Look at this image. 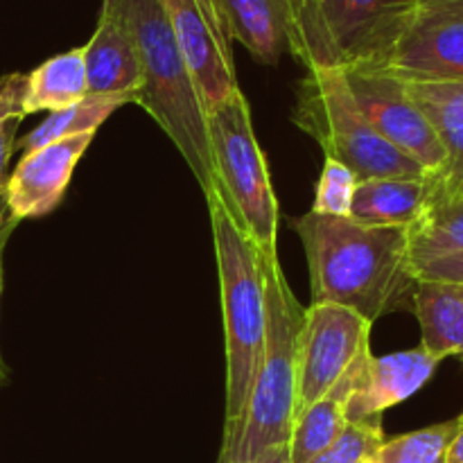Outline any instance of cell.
I'll return each instance as SVG.
<instances>
[{"label":"cell","instance_id":"6da1fadb","mask_svg":"<svg viewBox=\"0 0 463 463\" xmlns=\"http://www.w3.org/2000/svg\"><path fill=\"white\" fill-rule=\"evenodd\" d=\"M294 229L307 258L312 303L348 307L371 324L402 307L411 310L410 229L317 213L298 217Z\"/></svg>","mask_w":463,"mask_h":463},{"label":"cell","instance_id":"7a4b0ae2","mask_svg":"<svg viewBox=\"0 0 463 463\" xmlns=\"http://www.w3.org/2000/svg\"><path fill=\"white\" fill-rule=\"evenodd\" d=\"M265 348L242 420L224 434L217 463H247L285 448L292 437L298 414V335L306 307L294 297L279 258H265Z\"/></svg>","mask_w":463,"mask_h":463},{"label":"cell","instance_id":"3957f363","mask_svg":"<svg viewBox=\"0 0 463 463\" xmlns=\"http://www.w3.org/2000/svg\"><path fill=\"white\" fill-rule=\"evenodd\" d=\"M125 16L140 57L143 84L136 104L156 120L188 163L203 194L215 188L208 113L176 45L163 0H113Z\"/></svg>","mask_w":463,"mask_h":463},{"label":"cell","instance_id":"277c9868","mask_svg":"<svg viewBox=\"0 0 463 463\" xmlns=\"http://www.w3.org/2000/svg\"><path fill=\"white\" fill-rule=\"evenodd\" d=\"M211 211L213 244L220 276L222 317L226 346V425L224 434L238 428L247 410L258 362L265 348L267 292L265 256L238 229L220 194L206 197Z\"/></svg>","mask_w":463,"mask_h":463},{"label":"cell","instance_id":"5b68a950","mask_svg":"<svg viewBox=\"0 0 463 463\" xmlns=\"http://www.w3.org/2000/svg\"><path fill=\"white\" fill-rule=\"evenodd\" d=\"M208 145L215 172L213 193L262 256L279 258V199L242 90L208 113Z\"/></svg>","mask_w":463,"mask_h":463},{"label":"cell","instance_id":"8992f818","mask_svg":"<svg viewBox=\"0 0 463 463\" xmlns=\"http://www.w3.org/2000/svg\"><path fill=\"white\" fill-rule=\"evenodd\" d=\"M292 120L317 140L326 158L346 165L357 181L432 176L366 122L342 71H307L298 81Z\"/></svg>","mask_w":463,"mask_h":463},{"label":"cell","instance_id":"52a82bcc","mask_svg":"<svg viewBox=\"0 0 463 463\" xmlns=\"http://www.w3.org/2000/svg\"><path fill=\"white\" fill-rule=\"evenodd\" d=\"M416 0H301L289 7V54L306 71L369 66Z\"/></svg>","mask_w":463,"mask_h":463},{"label":"cell","instance_id":"ba28073f","mask_svg":"<svg viewBox=\"0 0 463 463\" xmlns=\"http://www.w3.org/2000/svg\"><path fill=\"white\" fill-rule=\"evenodd\" d=\"M369 68L402 81H463V0H416Z\"/></svg>","mask_w":463,"mask_h":463},{"label":"cell","instance_id":"9c48e42d","mask_svg":"<svg viewBox=\"0 0 463 463\" xmlns=\"http://www.w3.org/2000/svg\"><path fill=\"white\" fill-rule=\"evenodd\" d=\"M342 75L362 116L387 143L420 163L432 176L446 170L441 140L405 81L369 66L346 68Z\"/></svg>","mask_w":463,"mask_h":463},{"label":"cell","instance_id":"30bf717a","mask_svg":"<svg viewBox=\"0 0 463 463\" xmlns=\"http://www.w3.org/2000/svg\"><path fill=\"white\" fill-rule=\"evenodd\" d=\"M373 324L348 307L310 303L298 335V411L324 398L371 351Z\"/></svg>","mask_w":463,"mask_h":463},{"label":"cell","instance_id":"8fae6325","mask_svg":"<svg viewBox=\"0 0 463 463\" xmlns=\"http://www.w3.org/2000/svg\"><path fill=\"white\" fill-rule=\"evenodd\" d=\"M185 66L211 113L240 93L231 34L213 0H163Z\"/></svg>","mask_w":463,"mask_h":463},{"label":"cell","instance_id":"7c38bea8","mask_svg":"<svg viewBox=\"0 0 463 463\" xmlns=\"http://www.w3.org/2000/svg\"><path fill=\"white\" fill-rule=\"evenodd\" d=\"M95 134H80L23 154L5 181L9 217L16 222L50 215L66 197L77 163Z\"/></svg>","mask_w":463,"mask_h":463},{"label":"cell","instance_id":"4fadbf2b","mask_svg":"<svg viewBox=\"0 0 463 463\" xmlns=\"http://www.w3.org/2000/svg\"><path fill=\"white\" fill-rule=\"evenodd\" d=\"M441 362L423 346L389 355L371 353L348 398L346 420L383 419L384 411L420 392Z\"/></svg>","mask_w":463,"mask_h":463},{"label":"cell","instance_id":"5bb4252c","mask_svg":"<svg viewBox=\"0 0 463 463\" xmlns=\"http://www.w3.org/2000/svg\"><path fill=\"white\" fill-rule=\"evenodd\" d=\"M89 95H125L136 104L143 84L140 57L129 25L113 0H102L98 27L84 45Z\"/></svg>","mask_w":463,"mask_h":463},{"label":"cell","instance_id":"9a60e30c","mask_svg":"<svg viewBox=\"0 0 463 463\" xmlns=\"http://www.w3.org/2000/svg\"><path fill=\"white\" fill-rule=\"evenodd\" d=\"M405 86L446 152V170L434 176V193L463 194V81H405Z\"/></svg>","mask_w":463,"mask_h":463},{"label":"cell","instance_id":"2e32d148","mask_svg":"<svg viewBox=\"0 0 463 463\" xmlns=\"http://www.w3.org/2000/svg\"><path fill=\"white\" fill-rule=\"evenodd\" d=\"M231 39L260 63L274 66L289 52L288 0H213Z\"/></svg>","mask_w":463,"mask_h":463},{"label":"cell","instance_id":"e0dca14e","mask_svg":"<svg viewBox=\"0 0 463 463\" xmlns=\"http://www.w3.org/2000/svg\"><path fill=\"white\" fill-rule=\"evenodd\" d=\"M434 194V176L423 179H364L353 194L351 220L364 226L410 229Z\"/></svg>","mask_w":463,"mask_h":463},{"label":"cell","instance_id":"ac0fdd59","mask_svg":"<svg viewBox=\"0 0 463 463\" xmlns=\"http://www.w3.org/2000/svg\"><path fill=\"white\" fill-rule=\"evenodd\" d=\"M371 353L373 351H366L324 398L298 411L297 420H294L292 437H289L288 443L292 463H307L315 459L342 432V428L346 425L348 398H351L357 378L362 373V366H364L366 357Z\"/></svg>","mask_w":463,"mask_h":463},{"label":"cell","instance_id":"d6986e66","mask_svg":"<svg viewBox=\"0 0 463 463\" xmlns=\"http://www.w3.org/2000/svg\"><path fill=\"white\" fill-rule=\"evenodd\" d=\"M411 312L420 326V346L439 360L463 357V283H416Z\"/></svg>","mask_w":463,"mask_h":463},{"label":"cell","instance_id":"ffe728a7","mask_svg":"<svg viewBox=\"0 0 463 463\" xmlns=\"http://www.w3.org/2000/svg\"><path fill=\"white\" fill-rule=\"evenodd\" d=\"M89 95L84 66V45L45 59L23 75V113L59 111Z\"/></svg>","mask_w":463,"mask_h":463},{"label":"cell","instance_id":"44dd1931","mask_svg":"<svg viewBox=\"0 0 463 463\" xmlns=\"http://www.w3.org/2000/svg\"><path fill=\"white\" fill-rule=\"evenodd\" d=\"M125 104H134V99L125 95H86L72 107L48 113V118L36 129L16 140V147L25 154L71 136L95 134Z\"/></svg>","mask_w":463,"mask_h":463},{"label":"cell","instance_id":"7402d4cb","mask_svg":"<svg viewBox=\"0 0 463 463\" xmlns=\"http://www.w3.org/2000/svg\"><path fill=\"white\" fill-rule=\"evenodd\" d=\"M463 251V194H432L423 215L410 226L411 262Z\"/></svg>","mask_w":463,"mask_h":463},{"label":"cell","instance_id":"603a6c76","mask_svg":"<svg viewBox=\"0 0 463 463\" xmlns=\"http://www.w3.org/2000/svg\"><path fill=\"white\" fill-rule=\"evenodd\" d=\"M463 420L459 416L414 432L384 439L371 463H448V448Z\"/></svg>","mask_w":463,"mask_h":463},{"label":"cell","instance_id":"cb8c5ba5","mask_svg":"<svg viewBox=\"0 0 463 463\" xmlns=\"http://www.w3.org/2000/svg\"><path fill=\"white\" fill-rule=\"evenodd\" d=\"M384 439L383 419L346 420L337 439L307 463H371Z\"/></svg>","mask_w":463,"mask_h":463},{"label":"cell","instance_id":"d4e9b609","mask_svg":"<svg viewBox=\"0 0 463 463\" xmlns=\"http://www.w3.org/2000/svg\"><path fill=\"white\" fill-rule=\"evenodd\" d=\"M355 185L357 176L346 165L326 158L315 185V202L310 213L326 217H351Z\"/></svg>","mask_w":463,"mask_h":463},{"label":"cell","instance_id":"484cf974","mask_svg":"<svg viewBox=\"0 0 463 463\" xmlns=\"http://www.w3.org/2000/svg\"><path fill=\"white\" fill-rule=\"evenodd\" d=\"M23 118V72H12L0 80V185L7 181V165L16 149Z\"/></svg>","mask_w":463,"mask_h":463},{"label":"cell","instance_id":"4316f807","mask_svg":"<svg viewBox=\"0 0 463 463\" xmlns=\"http://www.w3.org/2000/svg\"><path fill=\"white\" fill-rule=\"evenodd\" d=\"M416 283H463V251L411 262Z\"/></svg>","mask_w":463,"mask_h":463},{"label":"cell","instance_id":"83f0119b","mask_svg":"<svg viewBox=\"0 0 463 463\" xmlns=\"http://www.w3.org/2000/svg\"><path fill=\"white\" fill-rule=\"evenodd\" d=\"M247 463H292V459H289V450L288 446H285V448H274V450L265 452V455L256 457V459Z\"/></svg>","mask_w":463,"mask_h":463},{"label":"cell","instance_id":"f1b7e54d","mask_svg":"<svg viewBox=\"0 0 463 463\" xmlns=\"http://www.w3.org/2000/svg\"><path fill=\"white\" fill-rule=\"evenodd\" d=\"M448 463H463V420L448 448Z\"/></svg>","mask_w":463,"mask_h":463},{"label":"cell","instance_id":"f546056e","mask_svg":"<svg viewBox=\"0 0 463 463\" xmlns=\"http://www.w3.org/2000/svg\"><path fill=\"white\" fill-rule=\"evenodd\" d=\"M16 224H18V222L9 217L7 197H5V184H3V185H0V235H3L5 231L16 229Z\"/></svg>","mask_w":463,"mask_h":463},{"label":"cell","instance_id":"4dcf8cb0","mask_svg":"<svg viewBox=\"0 0 463 463\" xmlns=\"http://www.w3.org/2000/svg\"><path fill=\"white\" fill-rule=\"evenodd\" d=\"M12 231H5V233L0 235V294H3V253H5V244H7V240H9V235H12Z\"/></svg>","mask_w":463,"mask_h":463},{"label":"cell","instance_id":"1f68e13d","mask_svg":"<svg viewBox=\"0 0 463 463\" xmlns=\"http://www.w3.org/2000/svg\"><path fill=\"white\" fill-rule=\"evenodd\" d=\"M7 378H9V369H7V364L3 362V357H0V387L7 383Z\"/></svg>","mask_w":463,"mask_h":463},{"label":"cell","instance_id":"d6a6232c","mask_svg":"<svg viewBox=\"0 0 463 463\" xmlns=\"http://www.w3.org/2000/svg\"><path fill=\"white\" fill-rule=\"evenodd\" d=\"M289 3V7H292V5H297V3H301V0H288Z\"/></svg>","mask_w":463,"mask_h":463}]
</instances>
